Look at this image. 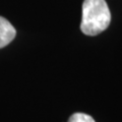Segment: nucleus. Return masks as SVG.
I'll use <instances>...</instances> for the list:
<instances>
[{"label": "nucleus", "instance_id": "obj_1", "mask_svg": "<svg viewBox=\"0 0 122 122\" xmlns=\"http://www.w3.org/2000/svg\"><path fill=\"white\" fill-rule=\"evenodd\" d=\"M110 21L111 13L105 0H83L81 30L85 35H99L108 29Z\"/></svg>", "mask_w": 122, "mask_h": 122}, {"label": "nucleus", "instance_id": "obj_2", "mask_svg": "<svg viewBox=\"0 0 122 122\" xmlns=\"http://www.w3.org/2000/svg\"><path fill=\"white\" fill-rule=\"evenodd\" d=\"M15 36L16 30L14 26L6 18L0 16V49L10 44Z\"/></svg>", "mask_w": 122, "mask_h": 122}, {"label": "nucleus", "instance_id": "obj_3", "mask_svg": "<svg viewBox=\"0 0 122 122\" xmlns=\"http://www.w3.org/2000/svg\"><path fill=\"white\" fill-rule=\"evenodd\" d=\"M67 122H96L92 116L85 113H74L70 116Z\"/></svg>", "mask_w": 122, "mask_h": 122}]
</instances>
